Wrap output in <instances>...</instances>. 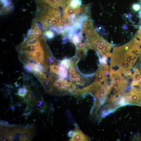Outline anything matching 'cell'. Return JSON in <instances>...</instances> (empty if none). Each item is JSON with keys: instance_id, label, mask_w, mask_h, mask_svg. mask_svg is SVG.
<instances>
[{"instance_id": "6da1fadb", "label": "cell", "mask_w": 141, "mask_h": 141, "mask_svg": "<svg viewBox=\"0 0 141 141\" xmlns=\"http://www.w3.org/2000/svg\"><path fill=\"white\" fill-rule=\"evenodd\" d=\"M80 34L81 41L84 40L83 43L86 47L94 50L106 59L111 57L110 51L113 46L96 31L90 19L82 23Z\"/></svg>"}, {"instance_id": "7a4b0ae2", "label": "cell", "mask_w": 141, "mask_h": 141, "mask_svg": "<svg viewBox=\"0 0 141 141\" xmlns=\"http://www.w3.org/2000/svg\"><path fill=\"white\" fill-rule=\"evenodd\" d=\"M37 6V13L34 20L41 29H52L59 33L62 21L60 10L47 3L34 0Z\"/></svg>"}, {"instance_id": "3957f363", "label": "cell", "mask_w": 141, "mask_h": 141, "mask_svg": "<svg viewBox=\"0 0 141 141\" xmlns=\"http://www.w3.org/2000/svg\"><path fill=\"white\" fill-rule=\"evenodd\" d=\"M52 76H50L44 86L47 91L55 95L73 94V90L70 83L66 80L59 78L55 80Z\"/></svg>"}, {"instance_id": "277c9868", "label": "cell", "mask_w": 141, "mask_h": 141, "mask_svg": "<svg viewBox=\"0 0 141 141\" xmlns=\"http://www.w3.org/2000/svg\"><path fill=\"white\" fill-rule=\"evenodd\" d=\"M49 49L45 40L34 51L20 55H24L26 58L33 61L36 63L41 64L43 66H44L45 68L48 67L45 61V52Z\"/></svg>"}, {"instance_id": "5b68a950", "label": "cell", "mask_w": 141, "mask_h": 141, "mask_svg": "<svg viewBox=\"0 0 141 141\" xmlns=\"http://www.w3.org/2000/svg\"><path fill=\"white\" fill-rule=\"evenodd\" d=\"M109 74L110 78L112 80L120 83H127L125 78L119 70H115L110 68Z\"/></svg>"}, {"instance_id": "8992f818", "label": "cell", "mask_w": 141, "mask_h": 141, "mask_svg": "<svg viewBox=\"0 0 141 141\" xmlns=\"http://www.w3.org/2000/svg\"><path fill=\"white\" fill-rule=\"evenodd\" d=\"M45 2L51 5L60 10H63L69 4L72 0H39Z\"/></svg>"}, {"instance_id": "52a82bcc", "label": "cell", "mask_w": 141, "mask_h": 141, "mask_svg": "<svg viewBox=\"0 0 141 141\" xmlns=\"http://www.w3.org/2000/svg\"><path fill=\"white\" fill-rule=\"evenodd\" d=\"M75 127V132L69 141H89L90 138L79 129L77 124L74 125Z\"/></svg>"}, {"instance_id": "ba28073f", "label": "cell", "mask_w": 141, "mask_h": 141, "mask_svg": "<svg viewBox=\"0 0 141 141\" xmlns=\"http://www.w3.org/2000/svg\"><path fill=\"white\" fill-rule=\"evenodd\" d=\"M74 67V66H71L69 67L70 83L75 85H82L83 83L80 81L81 78L79 74L75 71Z\"/></svg>"}, {"instance_id": "9c48e42d", "label": "cell", "mask_w": 141, "mask_h": 141, "mask_svg": "<svg viewBox=\"0 0 141 141\" xmlns=\"http://www.w3.org/2000/svg\"><path fill=\"white\" fill-rule=\"evenodd\" d=\"M1 11V14L10 12L13 9L12 0H0Z\"/></svg>"}, {"instance_id": "30bf717a", "label": "cell", "mask_w": 141, "mask_h": 141, "mask_svg": "<svg viewBox=\"0 0 141 141\" xmlns=\"http://www.w3.org/2000/svg\"><path fill=\"white\" fill-rule=\"evenodd\" d=\"M60 65L61 69L58 75L59 78L63 79L66 78L68 77V69L61 63H60Z\"/></svg>"}, {"instance_id": "8fae6325", "label": "cell", "mask_w": 141, "mask_h": 141, "mask_svg": "<svg viewBox=\"0 0 141 141\" xmlns=\"http://www.w3.org/2000/svg\"><path fill=\"white\" fill-rule=\"evenodd\" d=\"M61 69L60 67L54 64L50 66V72L56 74L58 75Z\"/></svg>"}, {"instance_id": "7c38bea8", "label": "cell", "mask_w": 141, "mask_h": 141, "mask_svg": "<svg viewBox=\"0 0 141 141\" xmlns=\"http://www.w3.org/2000/svg\"><path fill=\"white\" fill-rule=\"evenodd\" d=\"M69 4L74 8H77L81 5V0H72Z\"/></svg>"}, {"instance_id": "4fadbf2b", "label": "cell", "mask_w": 141, "mask_h": 141, "mask_svg": "<svg viewBox=\"0 0 141 141\" xmlns=\"http://www.w3.org/2000/svg\"><path fill=\"white\" fill-rule=\"evenodd\" d=\"M27 91L26 88L25 87L20 88L18 90L17 93L16 94L23 97L26 95Z\"/></svg>"}, {"instance_id": "5bb4252c", "label": "cell", "mask_w": 141, "mask_h": 141, "mask_svg": "<svg viewBox=\"0 0 141 141\" xmlns=\"http://www.w3.org/2000/svg\"><path fill=\"white\" fill-rule=\"evenodd\" d=\"M61 63L68 70L71 64V60L65 58L61 61Z\"/></svg>"}, {"instance_id": "9a60e30c", "label": "cell", "mask_w": 141, "mask_h": 141, "mask_svg": "<svg viewBox=\"0 0 141 141\" xmlns=\"http://www.w3.org/2000/svg\"><path fill=\"white\" fill-rule=\"evenodd\" d=\"M45 36L48 39H51L54 36L53 32L51 30H48L45 32Z\"/></svg>"}, {"instance_id": "2e32d148", "label": "cell", "mask_w": 141, "mask_h": 141, "mask_svg": "<svg viewBox=\"0 0 141 141\" xmlns=\"http://www.w3.org/2000/svg\"><path fill=\"white\" fill-rule=\"evenodd\" d=\"M140 7V5L137 4H134L133 6V9L135 11H138L139 10Z\"/></svg>"}, {"instance_id": "e0dca14e", "label": "cell", "mask_w": 141, "mask_h": 141, "mask_svg": "<svg viewBox=\"0 0 141 141\" xmlns=\"http://www.w3.org/2000/svg\"><path fill=\"white\" fill-rule=\"evenodd\" d=\"M74 132L75 131L73 130H71L69 131L68 133V137H72L73 136Z\"/></svg>"}]
</instances>
